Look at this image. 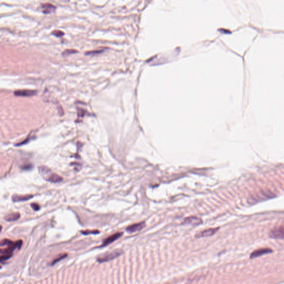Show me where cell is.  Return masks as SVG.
<instances>
[{
    "mask_svg": "<svg viewBox=\"0 0 284 284\" xmlns=\"http://www.w3.org/2000/svg\"><path fill=\"white\" fill-rule=\"evenodd\" d=\"M22 241L12 240L5 239L0 241V246H6V248L0 249V263L10 259L13 256V253L16 249H20L22 245Z\"/></svg>",
    "mask_w": 284,
    "mask_h": 284,
    "instance_id": "obj_1",
    "label": "cell"
},
{
    "mask_svg": "<svg viewBox=\"0 0 284 284\" xmlns=\"http://www.w3.org/2000/svg\"><path fill=\"white\" fill-rule=\"evenodd\" d=\"M38 171L41 176L46 180L51 183H59L62 180V178L58 175L53 173L48 167L41 166L38 167Z\"/></svg>",
    "mask_w": 284,
    "mask_h": 284,
    "instance_id": "obj_2",
    "label": "cell"
},
{
    "mask_svg": "<svg viewBox=\"0 0 284 284\" xmlns=\"http://www.w3.org/2000/svg\"><path fill=\"white\" fill-rule=\"evenodd\" d=\"M121 254V252L119 251H114L113 252L107 253L106 254L103 255L99 257L97 260L100 263H104L108 261H110L112 259H115V258L119 256Z\"/></svg>",
    "mask_w": 284,
    "mask_h": 284,
    "instance_id": "obj_3",
    "label": "cell"
},
{
    "mask_svg": "<svg viewBox=\"0 0 284 284\" xmlns=\"http://www.w3.org/2000/svg\"><path fill=\"white\" fill-rule=\"evenodd\" d=\"M269 236L273 239H283L284 238V227H281L275 228L270 232Z\"/></svg>",
    "mask_w": 284,
    "mask_h": 284,
    "instance_id": "obj_4",
    "label": "cell"
},
{
    "mask_svg": "<svg viewBox=\"0 0 284 284\" xmlns=\"http://www.w3.org/2000/svg\"><path fill=\"white\" fill-rule=\"evenodd\" d=\"M272 252L271 249L270 248H261L253 252L250 255V259H255L264 255L265 254H269Z\"/></svg>",
    "mask_w": 284,
    "mask_h": 284,
    "instance_id": "obj_5",
    "label": "cell"
},
{
    "mask_svg": "<svg viewBox=\"0 0 284 284\" xmlns=\"http://www.w3.org/2000/svg\"><path fill=\"white\" fill-rule=\"evenodd\" d=\"M145 223L144 221L140 222L139 223L134 224L126 227V230L127 232L129 233H133L134 232H137L141 230L144 227H145Z\"/></svg>",
    "mask_w": 284,
    "mask_h": 284,
    "instance_id": "obj_6",
    "label": "cell"
},
{
    "mask_svg": "<svg viewBox=\"0 0 284 284\" xmlns=\"http://www.w3.org/2000/svg\"><path fill=\"white\" fill-rule=\"evenodd\" d=\"M219 229V227L210 228L202 230L196 235V238H202V237H207V236H212L218 231Z\"/></svg>",
    "mask_w": 284,
    "mask_h": 284,
    "instance_id": "obj_7",
    "label": "cell"
},
{
    "mask_svg": "<svg viewBox=\"0 0 284 284\" xmlns=\"http://www.w3.org/2000/svg\"><path fill=\"white\" fill-rule=\"evenodd\" d=\"M122 235H123L122 233H117L114 234L113 235H112L111 236H110L107 238L106 239L104 240L103 243H102L101 247L107 246L108 245L111 244V243H112L115 240L119 239Z\"/></svg>",
    "mask_w": 284,
    "mask_h": 284,
    "instance_id": "obj_8",
    "label": "cell"
},
{
    "mask_svg": "<svg viewBox=\"0 0 284 284\" xmlns=\"http://www.w3.org/2000/svg\"><path fill=\"white\" fill-rule=\"evenodd\" d=\"M15 95L17 96H22V97H30L36 95L37 91L35 90L30 89H24V90H17L14 92Z\"/></svg>",
    "mask_w": 284,
    "mask_h": 284,
    "instance_id": "obj_9",
    "label": "cell"
},
{
    "mask_svg": "<svg viewBox=\"0 0 284 284\" xmlns=\"http://www.w3.org/2000/svg\"><path fill=\"white\" fill-rule=\"evenodd\" d=\"M202 223V221L200 219L196 216H190L184 219L183 224H191L193 225H198Z\"/></svg>",
    "mask_w": 284,
    "mask_h": 284,
    "instance_id": "obj_10",
    "label": "cell"
},
{
    "mask_svg": "<svg viewBox=\"0 0 284 284\" xmlns=\"http://www.w3.org/2000/svg\"><path fill=\"white\" fill-rule=\"evenodd\" d=\"M42 8L43 10V12L44 13H50L56 10V7L52 4L48 3L42 4Z\"/></svg>",
    "mask_w": 284,
    "mask_h": 284,
    "instance_id": "obj_11",
    "label": "cell"
},
{
    "mask_svg": "<svg viewBox=\"0 0 284 284\" xmlns=\"http://www.w3.org/2000/svg\"><path fill=\"white\" fill-rule=\"evenodd\" d=\"M32 195H25V196H12V200L15 202H23L33 198Z\"/></svg>",
    "mask_w": 284,
    "mask_h": 284,
    "instance_id": "obj_12",
    "label": "cell"
},
{
    "mask_svg": "<svg viewBox=\"0 0 284 284\" xmlns=\"http://www.w3.org/2000/svg\"><path fill=\"white\" fill-rule=\"evenodd\" d=\"M20 218L19 213H13L8 214L5 217V219L7 221H13L17 220Z\"/></svg>",
    "mask_w": 284,
    "mask_h": 284,
    "instance_id": "obj_13",
    "label": "cell"
},
{
    "mask_svg": "<svg viewBox=\"0 0 284 284\" xmlns=\"http://www.w3.org/2000/svg\"><path fill=\"white\" fill-rule=\"evenodd\" d=\"M67 254H59L58 256H57L55 259H54L52 261L51 264H52V265H55V264H56L58 261L62 260V259L65 258L66 257H67Z\"/></svg>",
    "mask_w": 284,
    "mask_h": 284,
    "instance_id": "obj_14",
    "label": "cell"
},
{
    "mask_svg": "<svg viewBox=\"0 0 284 284\" xmlns=\"http://www.w3.org/2000/svg\"><path fill=\"white\" fill-rule=\"evenodd\" d=\"M81 233L84 235H89V234H97L100 233V231L98 230H85V231H82Z\"/></svg>",
    "mask_w": 284,
    "mask_h": 284,
    "instance_id": "obj_15",
    "label": "cell"
},
{
    "mask_svg": "<svg viewBox=\"0 0 284 284\" xmlns=\"http://www.w3.org/2000/svg\"><path fill=\"white\" fill-rule=\"evenodd\" d=\"M77 52L78 51L75 50H66V51L63 52L62 55L63 56H68L70 54L77 53Z\"/></svg>",
    "mask_w": 284,
    "mask_h": 284,
    "instance_id": "obj_16",
    "label": "cell"
},
{
    "mask_svg": "<svg viewBox=\"0 0 284 284\" xmlns=\"http://www.w3.org/2000/svg\"><path fill=\"white\" fill-rule=\"evenodd\" d=\"M86 113V111L84 110L82 108H78V117H83L85 114Z\"/></svg>",
    "mask_w": 284,
    "mask_h": 284,
    "instance_id": "obj_17",
    "label": "cell"
},
{
    "mask_svg": "<svg viewBox=\"0 0 284 284\" xmlns=\"http://www.w3.org/2000/svg\"><path fill=\"white\" fill-rule=\"evenodd\" d=\"M52 34L54 35L55 36H57V37H61L64 35V33L61 31L55 30V31H53V32H52Z\"/></svg>",
    "mask_w": 284,
    "mask_h": 284,
    "instance_id": "obj_18",
    "label": "cell"
},
{
    "mask_svg": "<svg viewBox=\"0 0 284 284\" xmlns=\"http://www.w3.org/2000/svg\"><path fill=\"white\" fill-rule=\"evenodd\" d=\"M103 52V50H100V51H88V52H86V55H96V54H98V53H100Z\"/></svg>",
    "mask_w": 284,
    "mask_h": 284,
    "instance_id": "obj_19",
    "label": "cell"
},
{
    "mask_svg": "<svg viewBox=\"0 0 284 284\" xmlns=\"http://www.w3.org/2000/svg\"><path fill=\"white\" fill-rule=\"evenodd\" d=\"M31 207L35 211H38L40 209V207L37 203H32Z\"/></svg>",
    "mask_w": 284,
    "mask_h": 284,
    "instance_id": "obj_20",
    "label": "cell"
},
{
    "mask_svg": "<svg viewBox=\"0 0 284 284\" xmlns=\"http://www.w3.org/2000/svg\"><path fill=\"white\" fill-rule=\"evenodd\" d=\"M2 227L1 225H0V233H1V230H2Z\"/></svg>",
    "mask_w": 284,
    "mask_h": 284,
    "instance_id": "obj_21",
    "label": "cell"
}]
</instances>
